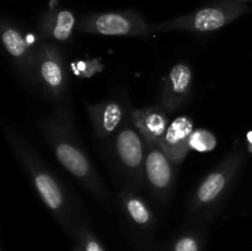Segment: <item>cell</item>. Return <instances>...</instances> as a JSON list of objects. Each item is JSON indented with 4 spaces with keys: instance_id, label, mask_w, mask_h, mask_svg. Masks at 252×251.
I'll use <instances>...</instances> for the list:
<instances>
[{
    "instance_id": "6da1fadb",
    "label": "cell",
    "mask_w": 252,
    "mask_h": 251,
    "mask_svg": "<svg viewBox=\"0 0 252 251\" xmlns=\"http://www.w3.org/2000/svg\"><path fill=\"white\" fill-rule=\"evenodd\" d=\"M248 11L243 2L223 0L219 4L206 6L192 14L164 21L157 25V31H193L211 32L223 29Z\"/></svg>"
},
{
    "instance_id": "7a4b0ae2",
    "label": "cell",
    "mask_w": 252,
    "mask_h": 251,
    "mask_svg": "<svg viewBox=\"0 0 252 251\" xmlns=\"http://www.w3.org/2000/svg\"><path fill=\"white\" fill-rule=\"evenodd\" d=\"M79 30L88 33L102 36H147L152 27L134 10L94 14L84 17L79 24Z\"/></svg>"
},
{
    "instance_id": "3957f363",
    "label": "cell",
    "mask_w": 252,
    "mask_h": 251,
    "mask_svg": "<svg viewBox=\"0 0 252 251\" xmlns=\"http://www.w3.org/2000/svg\"><path fill=\"white\" fill-rule=\"evenodd\" d=\"M193 122L187 116H180L170 123L166 133L160 142V147L171 162L180 164L189 154V138L193 132Z\"/></svg>"
},
{
    "instance_id": "277c9868",
    "label": "cell",
    "mask_w": 252,
    "mask_h": 251,
    "mask_svg": "<svg viewBox=\"0 0 252 251\" xmlns=\"http://www.w3.org/2000/svg\"><path fill=\"white\" fill-rule=\"evenodd\" d=\"M192 73L187 64L180 63L172 66L162 90V102L169 110L179 107L191 90Z\"/></svg>"
},
{
    "instance_id": "5b68a950",
    "label": "cell",
    "mask_w": 252,
    "mask_h": 251,
    "mask_svg": "<svg viewBox=\"0 0 252 251\" xmlns=\"http://www.w3.org/2000/svg\"><path fill=\"white\" fill-rule=\"evenodd\" d=\"M132 118L134 126L147 139V142L154 144H160L170 126L166 113L158 107L135 110L132 113Z\"/></svg>"
},
{
    "instance_id": "8992f818",
    "label": "cell",
    "mask_w": 252,
    "mask_h": 251,
    "mask_svg": "<svg viewBox=\"0 0 252 251\" xmlns=\"http://www.w3.org/2000/svg\"><path fill=\"white\" fill-rule=\"evenodd\" d=\"M39 78L51 93L58 95L64 85V69L62 57L54 46L43 44L38 62Z\"/></svg>"
},
{
    "instance_id": "52a82bcc",
    "label": "cell",
    "mask_w": 252,
    "mask_h": 251,
    "mask_svg": "<svg viewBox=\"0 0 252 251\" xmlns=\"http://www.w3.org/2000/svg\"><path fill=\"white\" fill-rule=\"evenodd\" d=\"M149 150L145 159V171L149 182L157 189H165L170 186L172 180L171 160L169 159L160 144L148 142Z\"/></svg>"
},
{
    "instance_id": "ba28073f",
    "label": "cell",
    "mask_w": 252,
    "mask_h": 251,
    "mask_svg": "<svg viewBox=\"0 0 252 251\" xmlns=\"http://www.w3.org/2000/svg\"><path fill=\"white\" fill-rule=\"evenodd\" d=\"M234 169H235V164L233 162L231 165L221 166L220 169L209 174L197 189L193 201L194 208L198 209L201 207L213 203L226 188V185L231 175L234 174Z\"/></svg>"
},
{
    "instance_id": "9c48e42d",
    "label": "cell",
    "mask_w": 252,
    "mask_h": 251,
    "mask_svg": "<svg viewBox=\"0 0 252 251\" xmlns=\"http://www.w3.org/2000/svg\"><path fill=\"white\" fill-rule=\"evenodd\" d=\"M89 116L98 137H107L120 125L122 110L117 102L106 101L88 108Z\"/></svg>"
},
{
    "instance_id": "30bf717a",
    "label": "cell",
    "mask_w": 252,
    "mask_h": 251,
    "mask_svg": "<svg viewBox=\"0 0 252 251\" xmlns=\"http://www.w3.org/2000/svg\"><path fill=\"white\" fill-rule=\"evenodd\" d=\"M76 20L70 10L61 9L48 12L42 24V32L46 37L66 41L71 37Z\"/></svg>"
},
{
    "instance_id": "8fae6325",
    "label": "cell",
    "mask_w": 252,
    "mask_h": 251,
    "mask_svg": "<svg viewBox=\"0 0 252 251\" xmlns=\"http://www.w3.org/2000/svg\"><path fill=\"white\" fill-rule=\"evenodd\" d=\"M117 152L123 164L130 169L140 166L143 160V144L134 130L125 128L117 135Z\"/></svg>"
},
{
    "instance_id": "7c38bea8",
    "label": "cell",
    "mask_w": 252,
    "mask_h": 251,
    "mask_svg": "<svg viewBox=\"0 0 252 251\" xmlns=\"http://www.w3.org/2000/svg\"><path fill=\"white\" fill-rule=\"evenodd\" d=\"M54 149H56L57 159L74 176L85 179L90 175V164L85 155L78 148L70 143L58 142Z\"/></svg>"
},
{
    "instance_id": "4fadbf2b",
    "label": "cell",
    "mask_w": 252,
    "mask_h": 251,
    "mask_svg": "<svg viewBox=\"0 0 252 251\" xmlns=\"http://www.w3.org/2000/svg\"><path fill=\"white\" fill-rule=\"evenodd\" d=\"M33 182L46 206L54 212L61 211L64 199L56 180L47 172L37 171L33 176Z\"/></svg>"
},
{
    "instance_id": "5bb4252c",
    "label": "cell",
    "mask_w": 252,
    "mask_h": 251,
    "mask_svg": "<svg viewBox=\"0 0 252 251\" xmlns=\"http://www.w3.org/2000/svg\"><path fill=\"white\" fill-rule=\"evenodd\" d=\"M1 41L10 56L17 59H24L29 56V44L21 32L9 25H2Z\"/></svg>"
},
{
    "instance_id": "9a60e30c",
    "label": "cell",
    "mask_w": 252,
    "mask_h": 251,
    "mask_svg": "<svg viewBox=\"0 0 252 251\" xmlns=\"http://www.w3.org/2000/svg\"><path fill=\"white\" fill-rule=\"evenodd\" d=\"M125 206L130 218L139 225H147L152 221V212L144 202L138 197L128 193L125 196Z\"/></svg>"
},
{
    "instance_id": "2e32d148",
    "label": "cell",
    "mask_w": 252,
    "mask_h": 251,
    "mask_svg": "<svg viewBox=\"0 0 252 251\" xmlns=\"http://www.w3.org/2000/svg\"><path fill=\"white\" fill-rule=\"evenodd\" d=\"M218 140L217 137L211 132V130L198 128L193 130L189 138V149L197 150V152L206 153L216 149Z\"/></svg>"
},
{
    "instance_id": "e0dca14e",
    "label": "cell",
    "mask_w": 252,
    "mask_h": 251,
    "mask_svg": "<svg viewBox=\"0 0 252 251\" xmlns=\"http://www.w3.org/2000/svg\"><path fill=\"white\" fill-rule=\"evenodd\" d=\"M174 251H199V243L194 236H182L175 243Z\"/></svg>"
},
{
    "instance_id": "ac0fdd59",
    "label": "cell",
    "mask_w": 252,
    "mask_h": 251,
    "mask_svg": "<svg viewBox=\"0 0 252 251\" xmlns=\"http://www.w3.org/2000/svg\"><path fill=\"white\" fill-rule=\"evenodd\" d=\"M83 251H103V249L101 244L90 233H84Z\"/></svg>"
},
{
    "instance_id": "d6986e66",
    "label": "cell",
    "mask_w": 252,
    "mask_h": 251,
    "mask_svg": "<svg viewBox=\"0 0 252 251\" xmlns=\"http://www.w3.org/2000/svg\"><path fill=\"white\" fill-rule=\"evenodd\" d=\"M246 142H248V150L252 154V130H249L246 134Z\"/></svg>"
},
{
    "instance_id": "ffe728a7",
    "label": "cell",
    "mask_w": 252,
    "mask_h": 251,
    "mask_svg": "<svg viewBox=\"0 0 252 251\" xmlns=\"http://www.w3.org/2000/svg\"><path fill=\"white\" fill-rule=\"evenodd\" d=\"M233 1H238V2H245V1H252V0H233Z\"/></svg>"
},
{
    "instance_id": "44dd1931",
    "label": "cell",
    "mask_w": 252,
    "mask_h": 251,
    "mask_svg": "<svg viewBox=\"0 0 252 251\" xmlns=\"http://www.w3.org/2000/svg\"><path fill=\"white\" fill-rule=\"evenodd\" d=\"M74 251H83V249H80V248H75V250Z\"/></svg>"
}]
</instances>
